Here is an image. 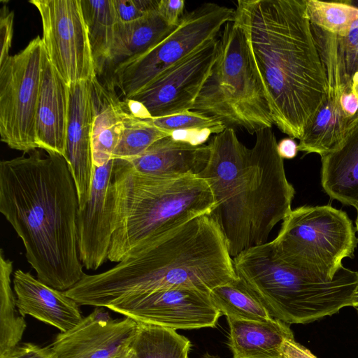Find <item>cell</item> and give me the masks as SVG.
Wrapping results in <instances>:
<instances>
[{
	"mask_svg": "<svg viewBox=\"0 0 358 358\" xmlns=\"http://www.w3.org/2000/svg\"><path fill=\"white\" fill-rule=\"evenodd\" d=\"M34 149L0 162V212L22 240L37 278L65 292L85 275L78 197L65 158Z\"/></svg>",
	"mask_w": 358,
	"mask_h": 358,
	"instance_id": "6da1fadb",
	"label": "cell"
},
{
	"mask_svg": "<svg viewBox=\"0 0 358 358\" xmlns=\"http://www.w3.org/2000/svg\"><path fill=\"white\" fill-rule=\"evenodd\" d=\"M234 23L245 35L274 125L300 140L328 93L306 0H238Z\"/></svg>",
	"mask_w": 358,
	"mask_h": 358,
	"instance_id": "7a4b0ae2",
	"label": "cell"
},
{
	"mask_svg": "<svg viewBox=\"0 0 358 358\" xmlns=\"http://www.w3.org/2000/svg\"><path fill=\"white\" fill-rule=\"evenodd\" d=\"M237 280L225 236L210 214L153 236L113 268L85 273L65 293L79 305L107 308L159 289L192 287L210 292Z\"/></svg>",
	"mask_w": 358,
	"mask_h": 358,
	"instance_id": "3957f363",
	"label": "cell"
},
{
	"mask_svg": "<svg viewBox=\"0 0 358 358\" xmlns=\"http://www.w3.org/2000/svg\"><path fill=\"white\" fill-rule=\"evenodd\" d=\"M248 148L232 127L213 136L208 162L199 174L215 201L218 222L232 257L267 242L269 234L292 209L295 189L288 181L272 128L255 133Z\"/></svg>",
	"mask_w": 358,
	"mask_h": 358,
	"instance_id": "277c9868",
	"label": "cell"
},
{
	"mask_svg": "<svg viewBox=\"0 0 358 358\" xmlns=\"http://www.w3.org/2000/svg\"><path fill=\"white\" fill-rule=\"evenodd\" d=\"M113 235L108 260L131 256L153 236L210 215L215 201L208 181L196 174L156 176L114 159L111 185Z\"/></svg>",
	"mask_w": 358,
	"mask_h": 358,
	"instance_id": "5b68a950",
	"label": "cell"
},
{
	"mask_svg": "<svg viewBox=\"0 0 358 358\" xmlns=\"http://www.w3.org/2000/svg\"><path fill=\"white\" fill-rule=\"evenodd\" d=\"M237 277L273 318L306 324L351 306L358 272L343 266L332 280L313 277L288 265L271 242L233 257Z\"/></svg>",
	"mask_w": 358,
	"mask_h": 358,
	"instance_id": "8992f818",
	"label": "cell"
},
{
	"mask_svg": "<svg viewBox=\"0 0 358 358\" xmlns=\"http://www.w3.org/2000/svg\"><path fill=\"white\" fill-rule=\"evenodd\" d=\"M192 110L250 134L274 124L245 35L234 22L224 26L214 64Z\"/></svg>",
	"mask_w": 358,
	"mask_h": 358,
	"instance_id": "52a82bcc",
	"label": "cell"
},
{
	"mask_svg": "<svg viewBox=\"0 0 358 358\" xmlns=\"http://www.w3.org/2000/svg\"><path fill=\"white\" fill-rule=\"evenodd\" d=\"M356 232L345 211L329 205L303 206L290 211L271 243L288 265L329 280L343 266L344 258L354 257Z\"/></svg>",
	"mask_w": 358,
	"mask_h": 358,
	"instance_id": "ba28073f",
	"label": "cell"
},
{
	"mask_svg": "<svg viewBox=\"0 0 358 358\" xmlns=\"http://www.w3.org/2000/svg\"><path fill=\"white\" fill-rule=\"evenodd\" d=\"M235 9L204 3L185 13L176 29L155 46L113 67L111 83L125 99L148 86L162 73L218 38Z\"/></svg>",
	"mask_w": 358,
	"mask_h": 358,
	"instance_id": "9c48e42d",
	"label": "cell"
},
{
	"mask_svg": "<svg viewBox=\"0 0 358 358\" xmlns=\"http://www.w3.org/2000/svg\"><path fill=\"white\" fill-rule=\"evenodd\" d=\"M45 51L37 36L0 64V137L11 149H38L36 115Z\"/></svg>",
	"mask_w": 358,
	"mask_h": 358,
	"instance_id": "30bf717a",
	"label": "cell"
},
{
	"mask_svg": "<svg viewBox=\"0 0 358 358\" xmlns=\"http://www.w3.org/2000/svg\"><path fill=\"white\" fill-rule=\"evenodd\" d=\"M42 22V42L51 64L71 86L96 78L81 0H30Z\"/></svg>",
	"mask_w": 358,
	"mask_h": 358,
	"instance_id": "8fae6325",
	"label": "cell"
},
{
	"mask_svg": "<svg viewBox=\"0 0 358 358\" xmlns=\"http://www.w3.org/2000/svg\"><path fill=\"white\" fill-rule=\"evenodd\" d=\"M107 308L138 323L174 330L215 327L222 315L210 292L192 287L159 289L124 299Z\"/></svg>",
	"mask_w": 358,
	"mask_h": 358,
	"instance_id": "7c38bea8",
	"label": "cell"
},
{
	"mask_svg": "<svg viewBox=\"0 0 358 358\" xmlns=\"http://www.w3.org/2000/svg\"><path fill=\"white\" fill-rule=\"evenodd\" d=\"M218 38L166 70L129 99L140 103L152 118L192 110L214 64Z\"/></svg>",
	"mask_w": 358,
	"mask_h": 358,
	"instance_id": "4fadbf2b",
	"label": "cell"
},
{
	"mask_svg": "<svg viewBox=\"0 0 358 358\" xmlns=\"http://www.w3.org/2000/svg\"><path fill=\"white\" fill-rule=\"evenodd\" d=\"M114 159L93 167L90 194L77 216L80 262L87 270H97L107 260L113 235L111 185Z\"/></svg>",
	"mask_w": 358,
	"mask_h": 358,
	"instance_id": "5bb4252c",
	"label": "cell"
},
{
	"mask_svg": "<svg viewBox=\"0 0 358 358\" xmlns=\"http://www.w3.org/2000/svg\"><path fill=\"white\" fill-rule=\"evenodd\" d=\"M138 326L128 317L113 320L103 307H96L73 329L59 333L51 347L57 358H113L131 343Z\"/></svg>",
	"mask_w": 358,
	"mask_h": 358,
	"instance_id": "9a60e30c",
	"label": "cell"
},
{
	"mask_svg": "<svg viewBox=\"0 0 358 358\" xmlns=\"http://www.w3.org/2000/svg\"><path fill=\"white\" fill-rule=\"evenodd\" d=\"M66 157L76 187L79 208L87 201L93 177L92 135L95 115L92 80L69 86Z\"/></svg>",
	"mask_w": 358,
	"mask_h": 358,
	"instance_id": "2e32d148",
	"label": "cell"
},
{
	"mask_svg": "<svg viewBox=\"0 0 358 358\" xmlns=\"http://www.w3.org/2000/svg\"><path fill=\"white\" fill-rule=\"evenodd\" d=\"M13 291L19 313L28 315L65 332L83 318L79 304L64 292L43 283L29 272L13 273Z\"/></svg>",
	"mask_w": 358,
	"mask_h": 358,
	"instance_id": "e0dca14e",
	"label": "cell"
},
{
	"mask_svg": "<svg viewBox=\"0 0 358 358\" xmlns=\"http://www.w3.org/2000/svg\"><path fill=\"white\" fill-rule=\"evenodd\" d=\"M69 102V86L45 53L36 115V141L38 149L64 158Z\"/></svg>",
	"mask_w": 358,
	"mask_h": 358,
	"instance_id": "ac0fdd59",
	"label": "cell"
},
{
	"mask_svg": "<svg viewBox=\"0 0 358 358\" xmlns=\"http://www.w3.org/2000/svg\"><path fill=\"white\" fill-rule=\"evenodd\" d=\"M210 155L208 145H194L172 136L158 140L138 157L124 160L135 171L156 176L199 175Z\"/></svg>",
	"mask_w": 358,
	"mask_h": 358,
	"instance_id": "d6986e66",
	"label": "cell"
},
{
	"mask_svg": "<svg viewBox=\"0 0 358 358\" xmlns=\"http://www.w3.org/2000/svg\"><path fill=\"white\" fill-rule=\"evenodd\" d=\"M328 93L298 144L299 151L320 157L337 149L353 126L352 119L343 110L341 96L345 90L341 76H327Z\"/></svg>",
	"mask_w": 358,
	"mask_h": 358,
	"instance_id": "ffe728a7",
	"label": "cell"
},
{
	"mask_svg": "<svg viewBox=\"0 0 358 358\" xmlns=\"http://www.w3.org/2000/svg\"><path fill=\"white\" fill-rule=\"evenodd\" d=\"M234 358H285L282 345L294 338L288 324L275 318L254 321L227 318Z\"/></svg>",
	"mask_w": 358,
	"mask_h": 358,
	"instance_id": "44dd1931",
	"label": "cell"
},
{
	"mask_svg": "<svg viewBox=\"0 0 358 358\" xmlns=\"http://www.w3.org/2000/svg\"><path fill=\"white\" fill-rule=\"evenodd\" d=\"M321 184L345 205L358 207V122L335 150L321 157Z\"/></svg>",
	"mask_w": 358,
	"mask_h": 358,
	"instance_id": "7402d4cb",
	"label": "cell"
},
{
	"mask_svg": "<svg viewBox=\"0 0 358 358\" xmlns=\"http://www.w3.org/2000/svg\"><path fill=\"white\" fill-rule=\"evenodd\" d=\"M95 115L92 135V162L101 166L113 159L119 142L128 109L111 88H106L96 78L92 80Z\"/></svg>",
	"mask_w": 358,
	"mask_h": 358,
	"instance_id": "603a6c76",
	"label": "cell"
},
{
	"mask_svg": "<svg viewBox=\"0 0 358 358\" xmlns=\"http://www.w3.org/2000/svg\"><path fill=\"white\" fill-rule=\"evenodd\" d=\"M178 26L167 24L157 10L130 23L117 22L107 67H114L120 62L155 46Z\"/></svg>",
	"mask_w": 358,
	"mask_h": 358,
	"instance_id": "cb8c5ba5",
	"label": "cell"
},
{
	"mask_svg": "<svg viewBox=\"0 0 358 358\" xmlns=\"http://www.w3.org/2000/svg\"><path fill=\"white\" fill-rule=\"evenodd\" d=\"M96 74L107 67L117 21L113 0H81Z\"/></svg>",
	"mask_w": 358,
	"mask_h": 358,
	"instance_id": "d4e9b609",
	"label": "cell"
},
{
	"mask_svg": "<svg viewBox=\"0 0 358 358\" xmlns=\"http://www.w3.org/2000/svg\"><path fill=\"white\" fill-rule=\"evenodd\" d=\"M13 262L0 250V357L17 346L26 329V322L17 308L11 287Z\"/></svg>",
	"mask_w": 358,
	"mask_h": 358,
	"instance_id": "484cf974",
	"label": "cell"
},
{
	"mask_svg": "<svg viewBox=\"0 0 358 358\" xmlns=\"http://www.w3.org/2000/svg\"><path fill=\"white\" fill-rule=\"evenodd\" d=\"M131 345L138 358H188L191 346L189 339L174 329L142 323Z\"/></svg>",
	"mask_w": 358,
	"mask_h": 358,
	"instance_id": "4316f807",
	"label": "cell"
},
{
	"mask_svg": "<svg viewBox=\"0 0 358 358\" xmlns=\"http://www.w3.org/2000/svg\"><path fill=\"white\" fill-rule=\"evenodd\" d=\"M210 296L215 306L227 318L254 321L273 318L239 278L215 287L210 292Z\"/></svg>",
	"mask_w": 358,
	"mask_h": 358,
	"instance_id": "83f0119b",
	"label": "cell"
},
{
	"mask_svg": "<svg viewBox=\"0 0 358 358\" xmlns=\"http://www.w3.org/2000/svg\"><path fill=\"white\" fill-rule=\"evenodd\" d=\"M172 134L173 132L162 130L153 125L149 118L136 116L128 110L113 159L129 160L135 158L155 142Z\"/></svg>",
	"mask_w": 358,
	"mask_h": 358,
	"instance_id": "f1b7e54d",
	"label": "cell"
},
{
	"mask_svg": "<svg viewBox=\"0 0 358 358\" xmlns=\"http://www.w3.org/2000/svg\"><path fill=\"white\" fill-rule=\"evenodd\" d=\"M306 8L312 24L340 36L348 34L358 20V8L346 1L306 0Z\"/></svg>",
	"mask_w": 358,
	"mask_h": 358,
	"instance_id": "f546056e",
	"label": "cell"
},
{
	"mask_svg": "<svg viewBox=\"0 0 358 358\" xmlns=\"http://www.w3.org/2000/svg\"><path fill=\"white\" fill-rule=\"evenodd\" d=\"M155 127L167 131H208L217 134L227 127L213 117L189 110L182 113L155 118H149Z\"/></svg>",
	"mask_w": 358,
	"mask_h": 358,
	"instance_id": "4dcf8cb0",
	"label": "cell"
},
{
	"mask_svg": "<svg viewBox=\"0 0 358 358\" xmlns=\"http://www.w3.org/2000/svg\"><path fill=\"white\" fill-rule=\"evenodd\" d=\"M337 53L347 90L350 80L358 73V20L354 22L348 34L337 36Z\"/></svg>",
	"mask_w": 358,
	"mask_h": 358,
	"instance_id": "1f68e13d",
	"label": "cell"
},
{
	"mask_svg": "<svg viewBox=\"0 0 358 358\" xmlns=\"http://www.w3.org/2000/svg\"><path fill=\"white\" fill-rule=\"evenodd\" d=\"M159 0H113L118 23L138 20L157 10Z\"/></svg>",
	"mask_w": 358,
	"mask_h": 358,
	"instance_id": "d6a6232c",
	"label": "cell"
},
{
	"mask_svg": "<svg viewBox=\"0 0 358 358\" xmlns=\"http://www.w3.org/2000/svg\"><path fill=\"white\" fill-rule=\"evenodd\" d=\"M14 12L6 5L0 10V64L10 55L9 54L13 35Z\"/></svg>",
	"mask_w": 358,
	"mask_h": 358,
	"instance_id": "836d02e7",
	"label": "cell"
},
{
	"mask_svg": "<svg viewBox=\"0 0 358 358\" xmlns=\"http://www.w3.org/2000/svg\"><path fill=\"white\" fill-rule=\"evenodd\" d=\"M0 358H57V354L51 346L41 347L32 343H24Z\"/></svg>",
	"mask_w": 358,
	"mask_h": 358,
	"instance_id": "e575fe53",
	"label": "cell"
},
{
	"mask_svg": "<svg viewBox=\"0 0 358 358\" xmlns=\"http://www.w3.org/2000/svg\"><path fill=\"white\" fill-rule=\"evenodd\" d=\"M185 8L182 0H159L157 13L171 26H178Z\"/></svg>",
	"mask_w": 358,
	"mask_h": 358,
	"instance_id": "d590c367",
	"label": "cell"
},
{
	"mask_svg": "<svg viewBox=\"0 0 358 358\" xmlns=\"http://www.w3.org/2000/svg\"><path fill=\"white\" fill-rule=\"evenodd\" d=\"M285 358H317L308 349L298 343L294 338L287 339L282 345Z\"/></svg>",
	"mask_w": 358,
	"mask_h": 358,
	"instance_id": "8d00e7d4",
	"label": "cell"
},
{
	"mask_svg": "<svg viewBox=\"0 0 358 358\" xmlns=\"http://www.w3.org/2000/svg\"><path fill=\"white\" fill-rule=\"evenodd\" d=\"M341 103L346 115L352 119L354 125L358 112V98L352 92L345 90L341 96Z\"/></svg>",
	"mask_w": 358,
	"mask_h": 358,
	"instance_id": "74e56055",
	"label": "cell"
},
{
	"mask_svg": "<svg viewBox=\"0 0 358 358\" xmlns=\"http://www.w3.org/2000/svg\"><path fill=\"white\" fill-rule=\"evenodd\" d=\"M277 149L278 154L283 159L294 158L299 151L298 144L289 137L283 138L278 143Z\"/></svg>",
	"mask_w": 358,
	"mask_h": 358,
	"instance_id": "f35d334b",
	"label": "cell"
},
{
	"mask_svg": "<svg viewBox=\"0 0 358 358\" xmlns=\"http://www.w3.org/2000/svg\"><path fill=\"white\" fill-rule=\"evenodd\" d=\"M113 358H138V356L130 344L121 349Z\"/></svg>",
	"mask_w": 358,
	"mask_h": 358,
	"instance_id": "ab89813d",
	"label": "cell"
},
{
	"mask_svg": "<svg viewBox=\"0 0 358 358\" xmlns=\"http://www.w3.org/2000/svg\"><path fill=\"white\" fill-rule=\"evenodd\" d=\"M347 90L352 92L358 98V73L352 78ZM356 122H358V112L354 123L355 124Z\"/></svg>",
	"mask_w": 358,
	"mask_h": 358,
	"instance_id": "60d3db41",
	"label": "cell"
},
{
	"mask_svg": "<svg viewBox=\"0 0 358 358\" xmlns=\"http://www.w3.org/2000/svg\"><path fill=\"white\" fill-rule=\"evenodd\" d=\"M351 306H353L355 308L358 307V287L352 296Z\"/></svg>",
	"mask_w": 358,
	"mask_h": 358,
	"instance_id": "b9f144b4",
	"label": "cell"
},
{
	"mask_svg": "<svg viewBox=\"0 0 358 358\" xmlns=\"http://www.w3.org/2000/svg\"><path fill=\"white\" fill-rule=\"evenodd\" d=\"M203 358H220V357L217 355H210L208 353H206L203 356Z\"/></svg>",
	"mask_w": 358,
	"mask_h": 358,
	"instance_id": "7bdbcfd3",
	"label": "cell"
},
{
	"mask_svg": "<svg viewBox=\"0 0 358 358\" xmlns=\"http://www.w3.org/2000/svg\"><path fill=\"white\" fill-rule=\"evenodd\" d=\"M357 210V218H356V221H355V224H356V230H357V232L358 233V207L356 208ZM357 241H358V237H357Z\"/></svg>",
	"mask_w": 358,
	"mask_h": 358,
	"instance_id": "ee69618b",
	"label": "cell"
},
{
	"mask_svg": "<svg viewBox=\"0 0 358 358\" xmlns=\"http://www.w3.org/2000/svg\"><path fill=\"white\" fill-rule=\"evenodd\" d=\"M357 308V313H358V307H357V308Z\"/></svg>",
	"mask_w": 358,
	"mask_h": 358,
	"instance_id": "f6af8a7d",
	"label": "cell"
}]
</instances>
